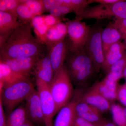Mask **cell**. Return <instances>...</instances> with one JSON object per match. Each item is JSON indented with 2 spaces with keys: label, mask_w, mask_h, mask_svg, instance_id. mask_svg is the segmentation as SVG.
I'll return each instance as SVG.
<instances>
[{
  "label": "cell",
  "mask_w": 126,
  "mask_h": 126,
  "mask_svg": "<svg viewBox=\"0 0 126 126\" xmlns=\"http://www.w3.org/2000/svg\"><path fill=\"white\" fill-rule=\"evenodd\" d=\"M32 27L31 22L21 23L5 45L0 48V60L40 57L48 52L47 46L32 35Z\"/></svg>",
  "instance_id": "cell-1"
},
{
  "label": "cell",
  "mask_w": 126,
  "mask_h": 126,
  "mask_svg": "<svg viewBox=\"0 0 126 126\" xmlns=\"http://www.w3.org/2000/svg\"><path fill=\"white\" fill-rule=\"evenodd\" d=\"M64 64L72 82L79 87L87 85L97 73L84 49L75 53L69 52Z\"/></svg>",
  "instance_id": "cell-2"
},
{
  "label": "cell",
  "mask_w": 126,
  "mask_h": 126,
  "mask_svg": "<svg viewBox=\"0 0 126 126\" xmlns=\"http://www.w3.org/2000/svg\"><path fill=\"white\" fill-rule=\"evenodd\" d=\"M35 90L29 77L21 79L3 88L0 91V99L6 117Z\"/></svg>",
  "instance_id": "cell-3"
},
{
  "label": "cell",
  "mask_w": 126,
  "mask_h": 126,
  "mask_svg": "<svg viewBox=\"0 0 126 126\" xmlns=\"http://www.w3.org/2000/svg\"><path fill=\"white\" fill-rule=\"evenodd\" d=\"M72 81L65 65L54 75L49 87L56 107L57 112L67 104L73 93Z\"/></svg>",
  "instance_id": "cell-4"
},
{
  "label": "cell",
  "mask_w": 126,
  "mask_h": 126,
  "mask_svg": "<svg viewBox=\"0 0 126 126\" xmlns=\"http://www.w3.org/2000/svg\"><path fill=\"white\" fill-rule=\"evenodd\" d=\"M103 30L102 25L99 22L90 27L89 35L84 48V52L92 60L97 72L102 68L104 60L101 39Z\"/></svg>",
  "instance_id": "cell-5"
},
{
  "label": "cell",
  "mask_w": 126,
  "mask_h": 126,
  "mask_svg": "<svg viewBox=\"0 0 126 126\" xmlns=\"http://www.w3.org/2000/svg\"><path fill=\"white\" fill-rule=\"evenodd\" d=\"M64 20L67 28L66 39L69 52L75 53L83 50L89 35L90 27L78 19H65Z\"/></svg>",
  "instance_id": "cell-6"
},
{
  "label": "cell",
  "mask_w": 126,
  "mask_h": 126,
  "mask_svg": "<svg viewBox=\"0 0 126 126\" xmlns=\"http://www.w3.org/2000/svg\"><path fill=\"white\" fill-rule=\"evenodd\" d=\"M36 79L37 91L40 99L45 126H53L54 116L57 113L56 104L52 96L49 86L38 79Z\"/></svg>",
  "instance_id": "cell-7"
},
{
  "label": "cell",
  "mask_w": 126,
  "mask_h": 126,
  "mask_svg": "<svg viewBox=\"0 0 126 126\" xmlns=\"http://www.w3.org/2000/svg\"><path fill=\"white\" fill-rule=\"evenodd\" d=\"M92 18L99 20L114 17L126 19V0H119L111 4H99L93 7Z\"/></svg>",
  "instance_id": "cell-8"
},
{
  "label": "cell",
  "mask_w": 126,
  "mask_h": 126,
  "mask_svg": "<svg viewBox=\"0 0 126 126\" xmlns=\"http://www.w3.org/2000/svg\"><path fill=\"white\" fill-rule=\"evenodd\" d=\"M25 101V107L28 119L36 126H45L38 91H34Z\"/></svg>",
  "instance_id": "cell-9"
},
{
  "label": "cell",
  "mask_w": 126,
  "mask_h": 126,
  "mask_svg": "<svg viewBox=\"0 0 126 126\" xmlns=\"http://www.w3.org/2000/svg\"><path fill=\"white\" fill-rule=\"evenodd\" d=\"M75 99L93 106L101 112H106L110 110L111 104L110 101L91 87L83 93H77Z\"/></svg>",
  "instance_id": "cell-10"
},
{
  "label": "cell",
  "mask_w": 126,
  "mask_h": 126,
  "mask_svg": "<svg viewBox=\"0 0 126 126\" xmlns=\"http://www.w3.org/2000/svg\"><path fill=\"white\" fill-rule=\"evenodd\" d=\"M34 69L35 79L51 84L54 74L48 51L39 58Z\"/></svg>",
  "instance_id": "cell-11"
},
{
  "label": "cell",
  "mask_w": 126,
  "mask_h": 126,
  "mask_svg": "<svg viewBox=\"0 0 126 126\" xmlns=\"http://www.w3.org/2000/svg\"><path fill=\"white\" fill-rule=\"evenodd\" d=\"M48 52L55 75L63 66L69 53L66 39L50 48Z\"/></svg>",
  "instance_id": "cell-12"
},
{
  "label": "cell",
  "mask_w": 126,
  "mask_h": 126,
  "mask_svg": "<svg viewBox=\"0 0 126 126\" xmlns=\"http://www.w3.org/2000/svg\"><path fill=\"white\" fill-rule=\"evenodd\" d=\"M40 57H23L0 60L8 64L16 73L25 77H29L32 70L34 69Z\"/></svg>",
  "instance_id": "cell-13"
},
{
  "label": "cell",
  "mask_w": 126,
  "mask_h": 126,
  "mask_svg": "<svg viewBox=\"0 0 126 126\" xmlns=\"http://www.w3.org/2000/svg\"><path fill=\"white\" fill-rule=\"evenodd\" d=\"M77 103L75 99L62 107L59 111L53 126H74L77 116L75 110Z\"/></svg>",
  "instance_id": "cell-14"
},
{
  "label": "cell",
  "mask_w": 126,
  "mask_h": 126,
  "mask_svg": "<svg viewBox=\"0 0 126 126\" xmlns=\"http://www.w3.org/2000/svg\"><path fill=\"white\" fill-rule=\"evenodd\" d=\"M77 101L75 110L77 116L97 126L103 121L102 113L98 109L85 103Z\"/></svg>",
  "instance_id": "cell-15"
},
{
  "label": "cell",
  "mask_w": 126,
  "mask_h": 126,
  "mask_svg": "<svg viewBox=\"0 0 126 126\" xmlns=\"http://www.w3.org/2000/svg\"><path fill=\"white\" fill-rule=\"evenodd\" d=\"M67 34L66 24L60 22L48 29L46 35L45 45L48 49L50 47L65 40Z\"/></svg>",
  "instance_id": "cell-16"
},
{
  "label": "cell",
  "mask_w": 126,
  "mask_h": 126,
  "mask_svg": "<svg viewBox=\"0 0 126 126\" xmlns=\"http://www.w3.org/2000/svg\"><path fill=\"white\" fill-rule=\"evenodd\" d=\"M101 39L104 56L111 46L123 40L121 34L115 27L113 21L109 22L103 30Z\"/></svg>",
  "instance_id": "cell-17"
},
{
  "label": "cell",
  "mask_w": 126,
  "mask_h": 126,
  "mask_svg": "<svg viewBox=\"0 0 126 126\" xmlns=\"http://www.w3.org/2000/svg\"><path fill=\"white\" fill-rule=\"evenodd\" d=\"M92 87L109 101L117 100L118 82L109 81L104 78Z\"/></svg>",
  "instance_id": "cell-18"
},
{
  "label": "cell",
  "mask_w": 126,
  "mask_h": 126,
  "mask_svg": "<svg viewBox=\"0 0 126 126\" xmlns=\"http://www.w3.org/2000/svg\"><path fill=\"white\" fill-rule=\"evenodd\" d=\"M126 53L123 43L119 41L113 45L104 56V60L102 69L106 73L110 67L121 58Z\"/></svg>",
  "instance_id": "cell-19"
},
{
  "label": "cell",
  "mask_w": 126,
  "mask_h": 126,
  "mask_svg": "<svg viewBox=\"0 0 126 126\" xmlns=\"http://www.w3.org/2000/svg\"><path fill=\"white\" fill-rule=\"evenodd\" d=\"M25 77L14 72L8 64L0 60V91Z\"/></svg>",
  "instance_id": "cell-20"
},
{
  "label": "cell",
  "mask_w": 126,
  "mask_h": 126,
  "mask_svg": "<svg viewBox=\"0 0 126 126\" xmlns=\"http://www.w3.org/2000/svg\"><path fill=\"white\" fill-rule=\"evenodd\" d=\"M10 14L0 11V35L13 32L21 23Z\"/></svg>",
  "instance_id": "cell-21"
},
{
  "label": "cell",
  "mask_w": 126,
  "mask_h": 126,
  "mask_svg": "<svg viewBox=\"0 0 126 126\" xmlns=\"http://www.w3.org/2000/svg\"><path fill=\"white\" fill-rule=\"evenodd\" d=\"M7 117V126H21L28 119L25 106H20L16 108Z\"/></svg>",
  "instance_id": "cell-22"
},
{
  "label": "cell",
  "mask_w": 126,
  "mask_h": 126,
  "mask_svg": "<svg viewBox=\"0 0 126 126\" xmlns=\"http://www.w3.org/2000/svg\"><path fill=\"white\" fill-rule=\"evenodd\" d=\"M31 24L33 28L36 38L41 44L45 45L46 35L49 28L45 23L43 15L35 16L31 21Z\"/></svg>",
  "instance_id": "cell-23"
},
{
  "label": "cell",
  "mask_w": 126,
  "mask_h": 126,
  "mask_svg": "<svg viewBox=\"0 0 126 126\" xmlns=\"http://www.w3.org/2000/svg\"><path fill=\"white\" fill-rule=\"evenodd\" d=\"M113 122L116 126H126V118L124 108L119 104H111L110 109Z\"/></svg>",
  "instance_id": "cell-24"
},
{
  "label": "cell",
  "mask_w": 126,
  "mask_h": 126,
  "mask_svg": "<svg viewBox=\"0 0 126 126\" xmlns=\"http://www.w3.org/2000/svg\"><path fill=\"white\" fill-rule=\"evenodd\" d=\"M35 16L27 6L20 0L16 10V17L21 23L31 22Z\"/></svg>",
  "instance_id": "cell-25"
},
{
  "label": "cell",
  "mask_w": 126,
  "mask_h": 126,
  "mask_svg": "<svg viewBox=\"0 0 126 126\" xmlns=\"http://www.w3.org/2000/svg\"><path fill=\"white\" fill-rule=\"evenodd\" d=\"M35 15H41L44 12L42 0H21Z\"/></svg>",
  "instance_id": "cell-26"
},
{
  "label": "cell",
  "mask_w": 126,
  "mask_h": 126,
  "mask_svg": "<svg viewBox=\"0 0 126 126\" xmlns=\"http://www.w3.org/2000/svg\"><path fill=\"white\" fill-rule=\"evenodd\" d=\"M88 4V0H63V5L70 6L74 12L84 9Z\"/></svg>",
  "instance_id": "cell-27"
},
{
  "label": "cell",
  "mask_w": 126,
  "mask_h": 126,
  "mask_svg": "<svg viewBox=\"0 0 126 126\" xmlns=\"http://www.w3.org/2000/svg\"><path fill=\"white\" fill-rule=\"evenodd\" d=\"M126 66V52L121 58L113 64L107 73L110 72H119L123 73Z\"/></svg>",
  "instance_id": "cell-28"
},
{
  "label": "cell",
  "mask_w": 126,
  "mask_h": 126,
  "mask_svg": "<svg viewBox=\"0 0 126 126\" xmlns=\"http://www.w3.org/2000/svg\"><path fill=\"white\" fill-rule=\"evenodd\" d=\"M113 24L115 27L121 34L123 40L126 39V19H114Z\"/></svg>",
  "instance_id": "cell-29"
},
{
  "label": "cell",
  "mask_w": 126,
  "mask_h": 126,
  "mask_svg": "<svg viewBox=\"0 0 126 126\" xmlns=\"http://www.w3.org/2000/svg\"><path fill=\"white\" fill-rule=\"evenodd\" d=\"M42 1L44 12H49L53 8L62 4L61 0H42Z\"/></svg>",
  "instance_id": "cell-30"
},
{
  "label": "cell",
  "mask_w": 126,
  "mask_h": 126,
  "mask_svg": "<svg viewBox=\"0 0 126 126\" xmlns=\"http://www.w3.org/2000/svg\"><path fill=\"white\" fill-rule=\"evenodd\" d=\"M7 12L16 17V10L20 0H5Z\"/></svg>",
  "instance_id": "cell-31"
},
{
  "label": "cell",
  "mask_w": 126,
  "mask_h": 126,
  "mask_svg": "<svg viewBox=\"0 0 126 126\" xmlns=\"http://www.w3.org/2000/svg\"><path fill=\"white\" fill-rule=\"evenodd\" d=\"M43 16L45 23L49 29L62 22L63 20L61 18H57L50 14Z\"/></svg>",
  "instance_id": "cell-32"
},
{
  "label": "cell",
  "mask_w": 126,
  "mask_h": 126,
  "mask_svg": "<svg viewBox=\"0 0 126 126\" xmlns=\"http://www.w3.org/2000/svg\"><path fill=\"white\" fill-rule=\"evenodd\" d=\"M117 100L126 107V83L118 87Z\"/></svg>",
  "instance_id": "cell-33"
},
{
  "label": "cell",
  "mask_w": 126,
  "mask_h": 126,
  "mask_svg": "<svg viewBox=\"0 0 126 126\" xmlns=\"http://www.w3.org/2000/svg\"><path fill=\"white\" fill-rule=\"evenodd\" d=\"M109 81L118 82L120 79L123 78V73L119 72H110L107 73L105 77Z\"/></svg>",
  "instance_id": "cell-34"
},
{
  "label": "cell",
  "mask_w": 126,
  "mask_h": 126,
  "mask_svg": "<svg viewBox=\"0 0 126 126\" xmlns=\"http://www.w3.org/2000/svg\"><path fill=\"white\" fill-rule=\"evenodd\" d=\"M0 126H7V117L1 99H0Z\"/></svg>",
  "instance_id": "cell-35"
},
{
  "label": "cell",
  "mask_w": 126,
  "mask_h": 126,
  "mask_svg": "<svg viewBox=\"0 0 126 126\" xmlns=\"http://www.w3.org/2000/svg\"><path fill=\"white\" fill-rule=\"evenodd\" d=\"M74 126H97V125L88 121L87 120L77 116L75 121Z\"/></svg>",
  "instance_id": "cell-36"
},
{
  "label": "cell",
  "mask_w": 126,
  "mask_h": 126,
  "mask_svg": "<svg viewBox=\"0 0 126 126\" xmlns=\"http://www.w3.org/2000/svg\"><path fill=\"white\" fill-rule=\"evenodd\" d=\"M50 14L52 15L61 19L64 18L61 13L60 6H56L53 8L49 12Z\"/></svg>",
  "instance_id": "cell-37"
},
{
  "label": "cell",
  "mask_w": 126,
  "mask_h": 126,
  "mask_svg": "<svg viewBox=\"0 0 126 126\" xmlns=\"http://www.w3.org/2000/svg\"><path fill=\"white\" fill-rule=\"evenodd\" d=\"M118 0H89L88 2L89 4L93 2H97L103 4H108L115 3Z\"/></svg>",
  "instance_id": "cell-38"
},
{
  "label": "cell",
  "mask_w": 126,
  "mask_h": 126,
  "mask_svg": "<svg viewBox=\"0 0 126 126\" xmlns=\"http://www.w3.org/2000/svg\"><path fill=\"white\" fill-rule=\"evenodd\" d=\"M60 9H61V13L63 17L67 14L74 12L73 9L71 8L70 6L66 5H62L60 6Z\"/></svg>",
  "instance_id": "cell-39"
},
{
  "label": "cell",
  "mask_w": 126,
  "mask_h": 126,
  "mask_svg": "<svg viewBox=\"0 0 126 126\" xmlns=\"http://www.w3.org/2000/svg\"><path fill=\"white\" fill-rule=\"evenodd\" d=\"M97 126H116L113 122L104 119L103 121L100 123Z\"/></svg>",
  "instance_id": "cell-40"
},
{
  "label": "cell",
  "mask_w": 126,
  "mask_h": 126,
  "mask_svg": "<svg viewBox=\"0 0 126 126\" xmlns=\"http://www.w3.org/2000/svg\"><path fill=\"white\" fill-rule=\"evenodd\" d=\"M0 11L7 12L5 0H0Z\"/></svg>",
  "instance_id": "cell-41"
},
{
  "label": "cell",
  "mask_w": 126,
  "mask_h": 126,
  "mask_svg": "<svg viewBox=\"0 0 126 126\" xmlns=\"http://www.w3.org/2000/svg\"><path fill=\"white\" fill-rule=\"evenodd\" d=\"M21 126H36L34 124H33L29 119H27L25 122Z\"/></svg>",
  "instance_id": "cell-42"
},
{
  "label": "cell",
  "mask_w": 126,
  "mask_h": 126,
  "mask_svg": "<svg viewBox=\"0 0 126 126\" xmlns=\"http://www.w3.org/2000/svg\"><path fill=\"white\" fill-rule=\"evenodd\" d=\"M126 77V66L124 70L123 73V78H125Z\"/></svg>",
  "instance_id": "cell-43"
},
{
  "label": "cell",
  "mask_w": 126,
  "mask_h": 126,
  "mask_svg": "<svg viewBox=\"0 0 126 126\" xmlns=\"http://www.w3.org/2000/svg\"><path fill=\"white\" fill-rule=\"evenodd\" d=\"M123 44H124V47H125V49H126V39L124 40V41L123 43Z\"/></svg>",
  "instance_id": "cell-44"
},
{
  "label": "cell",
  "mask_w": 126,
  "mask_h": 126,
  "mask_svg": "<svg viewBox=\"0 0 126 126\" xmlns=\"http://www.w3.org/2000/svg\"><path fill=\"white\" fill-rule=\"evenodd\" d=\"M124 114H125V116H126V107L125 108H124Z\"/></svg>",
  "instance_id": "cell-45"
},
{
  "label": "cell",
  "mask_w": 126,
  "mask_h": 126,
  "mask_svg": "<svg viewBox=\"0 0 126 126\" xmlns=\"http://www.w3.org/2000/svg\"><path fill=\"white\" fill-rule=\"evenodd\" d=\"M125 79V80H126V83H126V77L124 78Z\"/></svg>",
  "instance_id": "cell-46"
}]
</instances>
